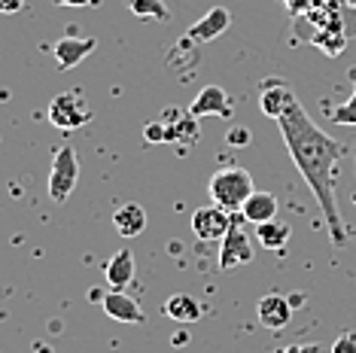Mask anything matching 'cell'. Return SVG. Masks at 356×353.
<instances>
[{
  "mask_svg": "<svg viewBox=\"0 0 356 353\" xmlns=\"http://www.w3.org/2000/svg\"><path fill=\"white\" fill-rule=\"evenodd\" d=\"M128 10H131L134 19H143V22H165L171 15L165 0H128Z\"/></svg>",
  "mask_w": 356,
  "mask_h": 353,
  "instance_id": "obj_19",
  "label": "cell"
},
{
  "mask_svg": "<svg viewBox=\"0 0 356 353\" xmlns=\"http://www.w3.org/2000/svg\"><path fill=\"white\" fill-rule=\"evenodd\" d=\"M79 183V158L74 147H58L49 167V198L55 204H64L70 198V192Z\"/></svg>",
  "mask_w": 356,
  "mask_h": 353,
  "instance_id": "obj_4",
  "label": "cell"
},
{
  "mask_svg": "<svg viewBox=\"0 0 356 353\" xmlns=\"http://www.w3.org/2000/svg\"><path fill=\"white\" fill-rule=\"evenodd\" d=\"M277 198L271 195V192H253V195L244 202V207H241V213H244L247 222H253V226H262V222L268 220H277Z\"/></svg>",
  "mask_w": 356,
  "mask_h": 353,
  "instance_id": "obj_16",
  "label": "cell"
},
{
  "mask_svg": "<svg viewBox=\"0 0 356 353\" xmlns=\"http://www.w3.org/2000/svg\"><path fill=\"white\" fill-rule=\"evenodd\" d=\"M161 122L168 125V143H195L198 140V116L189 113V107H168L165 119Z\"/></svg>",
  "mask_w": 356,
  "mask_h": 353,
  "instance_id": "obj_12",
  "label": "cell"
},
{
  "mask_svg": "<svg viewBox=\"0 0 356 353\" xmlns=\"http://www.w3.org/2000/svg\"><path fill=\"white\" fill-rule=\"evenodd\" d=\"M143 140L147 143H168V125L165 122H149L143 128Z\"/></svg>",
  "mask_w": 356,
  "mask_h": 353,
  "instance_id": "obj_21",
  "label": "cell"
},
{
  "mask_svg": "<svg viewBox=\"0 0 356 353\" xmlns=\"http://www.w3.org/2000/svg\"><path fill=\"white\" fill-rule=\"evenodd\" d=\"M234 222V213H229L225 207L220 204H207V207H198L195 213H192V235L198 240H222L225 231L232 229Z\"/></svg>",
  "mask_w": 356,
  "mask_h": 353,
  "instance_id": "obj_6",
  "label": "cell"
},
{
  "mask_svg": "<svg viewBox=\"0 0 356 353\" xmlns=\"http://www.w3.org/2000/svg\"><path fill=\"white\" fill-rule=\"evenodd\" d=\"M98 49V43H95V37H76V34H64L58 43H55V64H58V70H70L76 67V64H83L88 55Z\"/></svg>",
  "mask_w": 356,
  "mask_h": 353,
  "instance_id": "obj_10",
  "label": "cell"
},
{
  "mask_svg": "<svg viewBox=\"0 0 356 353\" xmlns=\"http://www.w3.org/2000/svg\"><path fill=\"white\" fill-rule=\"evenodd\" d=\"M293 302L286 299V295H280V293H268V295H262L256 304V317H259V323H262L268 332H280V329H286L289 326V320H293Z\"/></svg>",
  "mask_w": 356,
  "mask_h": 353,
  "instance_id": "obj_8",
  "label": "cell"
},
{
  "mask_svg": "<svg viewBox=\"0 0 356 353\" xmlns=\"http://www.w3.org/2000/svg\"><path fill=\"white\" fill-rule=\"evenodd\" d=\"M104 277H107L110 290H125L134 280V253L131 250H119L104 268Z\"/></svg>",
  "mask_w": 356,
  "mask_h": 353,
  "instance_id": "obj_17",
  "label": "cell"
},
{
  "mask_svg": "<svg viewBox=\"0 0 356 353\" xmlns=\"http://www.w3.org/2000/svg\"><path fill=\"white\" fill-rule=\"evenodd\" d=\"M101 308L104 314L116 323H143V311L131 295H125V290H110L107 295L101 299Z\"/></svg>",
  "mask_w": 356,
  "mask_h": 353,
  "instance_id": "obj_13",
  "label": "cell"
},
{
  "mask_svg": "<svg viewBox=\"0 0 356 353\" xmlns=\"http://www.w3.org/2000/svg\"><path fill=\"white\" fill-rule=\"evenodd\" d=\"M161 311H165L168 317L174 320V323H180V326H192V323H198L201 320V302L195 299V295H189V293H174V295H168V302L161 304Z\"/></svg>",
  "mask_w": 356,
  "mask_h": 353,
  "instance_id": "obj_14",
  "label": "cell"
},
{
  "mask_svg": "<svg viewBox=\"0 0 356 353\" xmlns=\"http://www.w3.org/2000/svg\"><path fill=\"white\" fill-rule=\"evenodd\" d=\"M189 113L204 119V116H232V98L222 85H204L198 98L189 104Z\"/></svg>",
  "mask_w": 356,
  "mask_h": 353,
  "instance_id": "obj_11",
  "label": "cell"
},
{
  "mask_svg": "<svg viewBox=\"0 0 356 353\" xmlns=\"http://www.w3.org/2000/svg\"><path fill=\"white\" fill-rule=\"evenodd\" d=\"M332 122L335 125H344V128H353L356 125V85H353V95L347 98L341 107L332 113Z\"/></svg>",
  "mask_w": 356,
  "mask_h": 353,
  "instance_id": "obj_20",
  "label": "cell"
},
{
  "mask_svg": "<svg viewBox=\"0 0 356 353\" xmlns=\"http://www.w3.org/2000/svg\"><path fill=\"white\" fill-rule=\"evenodd\" d=\"M277 353H329V350H323L320 344H289V347H283Z\"/></svg>",
  "mask_w": 356,
  "mask_h": 353,
  "instance_id": "obj_24",
  "label": "cell"
},
{
  "mask_svg": "<svg viewBox=\"0 0 356 353\" xmlns=\"http://www.w3.org/2000/svg\"><path fill=\"white\" fill-rule=\"evenodd\" d=\"M329 353H356V335H353V332H344V335H338Z\"/></svg>",
  "mask_w": 356,
  "mask_h": 353,
  "instance_id": "obj_22",
  "label": "cell"
},
{
  "mask_svg": "<svg viewBox=\"0 0 356 353\" xmlns=\"http://www.w3.org/2000/svg\"><path fill=\"white\" fill-rule=\"evenodd\" d=\"M25 6V0H0V15H13Z\"/></svg>",
  "mask_w": 356,
  "mask_h": 353,
  "instance_id": "obj_25",
  "label": "cell"
},
{
  "mask_svg": "<svg viewBox=\"0 0 356 353\" xmlns=\"http://www.w3.org/2000/svg\"><path fill=\"white\" fill-rule=\"evenodd\" d=\"M37 353H52V347H43V344H37Z\"/></svg>",
  "mask_w": 356,
  "mask_h": 353,
  "instance_id": "obj_27",
  "label": "cell"
},
{
  "mask_svg": "<svg viewBox=\"0 0 356 353\" xmlns=\"http://www.w3.org/2000/svg\"><path fill=\"white\" fill-rule=\"evenodd\" d=\"M113 229L119 231L122 238H137L143 235V229H147V211H143L137 202H125L116 207V213H113Z\"/></svg>",
  "mask_w": 356,
  "mask_h": 353,
  "instance_id": "obj_15",
  "label": "cell"
},
{
  "mask_svg": "<svg viewBox=\"0 0 356 353\" xmlns=\"http://www.w3.org/2000/svg\"><path fill=\"white\" fill-rule=\"evenodd\" d=\"M46 116H49V122L55 128H61V131H76V128L92 122L95 110H92V104L86 101L83 92L70 88V92H61V95H55V98L49 101Z\"/></svg>",
  "mask_w": 356,
  "mask_h": 353,
  "instance_id": "obj_3",
  "label": "cell"
},
{
  "mask_svg": "<svg viewBox=\"0 0 356 353\" xmlns=\"http://www.w3.org/2000/svg\"><path fill=\"white\" fill-rule=\"evenodd\" d=\"M289 235H293V229L280 220H268V222H262V226H256V240L271 253H280L283 247L289 244Z\"/></svg>",
  "mask_w": 356,
  "mask_h": 353,
  "instance_id": "obj_18",
  "label": "cell"
},
{
  "mask_svg": "<svg viewBox=\"0 0 356 353\" xmlns=\"http://www.w3.org/2000/svg\"><path fill=\"white\" fill-rule=\"evenodd\" d=\"M95 0H52V6H92Z\"/></svg>",
  "mask_w": 356,
  "mask_h": 353,
  "instance_id": "obj_26",
  "label": "cell"
},
{
  "mask_svg": "<svg viewBox=\"0 0 356 353\" xmlns=\"http://www.w3.org/2000/svg\"><path fill=\"white\" fill-rule=\"evenodd\" d=\"M244 213H234V222L232 229L225 231V238L220 240V268L222 271H232L238 265H250L253 262V240L244 231Z\"/></svg>",
  "mask_w": 356,
  "mask_h": 353,
  "instance_id": "obj_5",
  "label": "cell"
},
{
  "mask_svg": "<svg viewBox=\"0 0 356 353\" xmlns=\"http://www.w3.org/2000/svg\"><path fill=\"white\" fill-rule=\"evenodd\" d=\"M229 25H232V13L225 10V6H210L195 25L186 31V37H189L192 43H213V40H220L225 31H229Z\"/></svg>",
  "mask_w": 356,
  "mask_h": 353,
  "instance_id": "obj_9",
  "label": "cell"
},
{
  "mask_svg": "<svg viewBox=\"0 0 356 353\" xmlns=\"http://www.w3.org/2000/svg\"><path fill=\"white\" fill-rule=\"evenodd\" d=\"M225 143H229V147H247L250 143V128H229Z\"/></svg>",
  "mask_w": 356,
  "mask_h": 353,
  "instance_id": "obj_23",
  "label": "cell"
},
{
  "mask_svg": "<svg viewBox=\"0 0 356 353\" xmlns=\"http://www.w3.org/2000/svg\"><path fill=\"white\" fill-rule=\"evenodd\" d=\"M293 101H296L293 88L283 83L280 76H268V79L259 83V110H262V116H268V119L277 122V119L289 110Z\"/></svg>",
  "mask_w": 356,
  "mask_h": 353,
  "instance_id": "obj_7",
  "label": "cell"
},
{
  "mask_svg": "<svg viewBox=\"0 0 356 353\" xmlns=\"http://www.w3.org/2000/svg\"><path fill=\"white\" fill-rule=\"evenodd\" d=\"M210 202L225 207L229 213H238L244 202L256 192L253 186V174L247 167H238V165H229V167H220L213 176H210Z\"/></svg>",
  "mask_w": 356,
  "mask_h": 353,
  "instance_id": "obj_2",
  "label": "cell"
},
{
  "mask_svg": "<svg viewBox=\"0 0 356 353\" xmlns=\"http://www.w3.org/2000/svg\"><path fill=\"white\" fill-rule=\"evenodd\" d=\"M277 128L283 134V143H286L289 156L298 167V174L305 176L307 189L317 198L323 220L329 226L332 244H347V231L341 222V213H338L335 204V171L338 162H341V143L335 138H329L323 128L314 122L311 116L305 113V107L298 101L289 104V110L277 119Z\"/></svg>",
  "mask_w": 356,
  "mask_h": 353,
  "instance_id": "obj_1",
  "label": "cell"
}]
</instances>
